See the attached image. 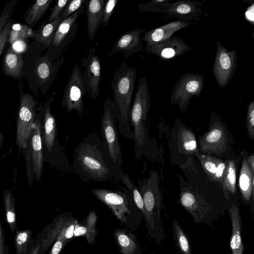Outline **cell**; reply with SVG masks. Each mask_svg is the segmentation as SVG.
Here are the masks:
<instances>
[{
    "mask_svg": "<svg viewBox=\"0 0 254 254\" xmlns=\"http://www.w3.org/2000/svg\"><path fill=\"white\" fill-rule=\"evenodd\" d=\"M216 54L213 72L218 86L225 87L232 80L237 67L236 49L229 51L227 47L216 41Z\"/></svg>",
    "mask_w": 254,
    "mask_h": 254,
    "instance_id": "16",
    "label": "cell"
},
{
    "mask_svg": "<svg viewBox=\"0 0 254 254\" xmlns=\"http://www.w3.org/2000/svg\"><path fill=\"white\" fill-rule=\"evenodd\" d=\"M84 226L86 229V238L89 244H91L95 242L96 235V223L97 216L94 210L91 211L87 217Z\"/></svg>",
    "mask_w": 254,
    "mask_h": 254,
    "instance_id": "38",
    "label": "cell"
},
{
    "mask_svg": "<svg viewBox=\"0 0 254 254\" xmlns=\"http://www.w3.org/2000/svg\"><path fill=\"white\" fill-rule=\"evenodd\" d=\"M71 167L72 172L87 184L117 180L119 171L102 139L96 132L87 134L76 147Z\"/></svg>",
    "mask_w": 254,
    "mask_h": 254,
    "instance_id": "2",
    "label": "cell"
},
{
    "mask_svg": "<svg viewBox=\"0 0 254 254\" xmlns=\"http://www.w3.org/2000/svg\"><path fill=\"white\" fill-rule=\"evenodd\" d=\"M118 0H109L106 2L103 8V17L101 25L107 26L109 23L110 17L114 12Z\"/></svg>",
    "mask_w": 254,
    "mask_h": 254,
    "instance_id": "43",
    "label": "cell"
},
{
    "mask_svg": "<svg viewBox=\"0 0 254 254\" xmlns=\"http://www.w3.org/2000/svg\"><path fill=\"white\" fill-rule=\"evenodd\" d=\"M13 22L10 18L7 21L0 34V57L2 53L6 43L8 42L9 34L11 25Z\"/></svg>",
    "mask_w": 254,
    "mask_h": 254,
    "instance_id": "45",
    "label": "cell"
},
{
    "mask_svg": "<svg viewBox=\"0 0 254 254\" xmlns=\"http://www.w3.org/2000/svg\"><path fill=\"white\" fill-rule=\"evenodd\" d=\"M191 24V22H183L179 20L172 21L146 32L142 40L146 43V46H151L168 39L177 31Z\"/></svg>",
    "mask_w": 254,
    "mask_h": 254,
    "instance_id": "25",
    "label": "cell"
},
{
    "mask_svg": "<svg viewBox=\"0 0 254 254\" xmlns=\"http://www.w3.org/2000/svg\"><path fill=\"white\" fill-rule=\"evenodd\" d=\"M203 4L191 0H179L171 2L164 14L183 22H191L202 15Z\"/></svg>",
    "mask_w": 254,
    "mask_h": 254,
    "instance_id": "22",
    "label": "cell"
},
{
    "mask_svg": "<svg viewBox=\"0 0 254 254\" xmlns=\"http://www.w3.org/2000/svg\"><path fill=\"white\" fill-rule=\"evenodd\" d=\"M169 0H152L150 2L138 5V10L140 12H155L164 14L170 5Z\"/></svg>",
    "mask_w": 254,
    "mask_h": 254,
    "instance_id": "37",
    "label": "cell"
},
{
    "mask_svg": "<svg viewBox=\"0 0 254 254\" xmlns=\"http://www.w3.org/2000/svg\"><path fill=\"white\" fill-rule=\"evenodd\" d=\"M85 9V6H82L70 16L61 21L52 43L47 51L51 59L56 60L60 58L62 54L73 41L77 30V21Z\"/></svg>",
    "mask_w": 254,
    "mask_h": 254,
    "instance_id": "15",
    "label": "cell"
},
{
    "mask_svg": "<svg viewBox=\"0 0 254 254\" xmlns=\"http://www.w3.org/2000/svg\"><path fill=\"white\" fill-rule=\"evenodd\" d=\"M10 45L15 52L20 54L26 52L28 49V46L25 40H17Z\"/></svg>",
    "mask_w": 254,
    "mask_h": 254,
    "instance_id": "46",
    "label": "cell"
},
{
    "mask_svg": "<svg viewBox=\"0 0 254 254\" xmlns=\"http://www.w3.org/2000/svg\"><path fill=\"white\" fill-rule=\"evenodd\" d=\"M115 235L123 254H134L137 251L140 252L137 243L124 231L118 230Z\"/></svg>",
    "mask_w": 254,
    "mask_h": 254,
    "instance_id": "35",
    "label": "cell"
},
{
    "mask_svg": "<svg viewBox=\"0 0 254 254\" xmlns=\"http://www.w3.org/2000/svg\"><path fill=\"white\" fill-rule=\"evenodd\" d=\"M242 159L239 173L237 187L239 190L238 198L243 204L249 208L252 215L254 213V173L247 162V151H242Z\"/></svg>",
    "mask_w": 254,
    "mask_h": 254,
    "instance_id": "19",
    "label": "cell"
},
{
    "mask_svg": "<svg viewBox=\"0 0 254 254\" xmlns=\"http://www.w3.org/2000/svg\"><path fill=\"white\" fill-rule=\"evenodd\" d=\"M53 101L51 96L43 107V139L45 151L49 161L63 173L72 172L71 165L58 139L57 122L51 112L50 106Z\"/></svg>",
    "mask_w": 254,
    "mask_h": 254,
    "instance_id": "8",
    "label": "cell"
},
{
    "mask_svg": "<svg viewBox=\"0 0 254 254\" xmlns=\"http://www.w3.org/2000/svg\"><path fill=\"white\" fill-rule=\"evenodd\" d=\"M42 124L40 118L35 120L33 131L29 141L33 161L34 177L39 181L43 170L44 156L42 140Z\"/></svg>",
    "mask_w": 254,
    "mask_h": 254,
    "instance_id": "24",
    "label": "cell"
},
{
    "mask_svg": "<svg viewBox=\"0 0 254 254\" xmlns=\"http://www.w3.org/2000/svg\"><path fill=\"white\" fill-rule=\"evenodd\" d=\"M247 160L248 163V165L252 171V172L254 173V155L253 153H252L250 155L249 154L247 156Z\"/></svg>",
    "mask_w": 254,
    "mask_h": 254,
    "instance_id": "52",
    "label": "cell"
},
{
    "mask_svg": "<svg viewBox=\"0 0 254 254\" xmlns=\"http://www.w3.org/2000/svg\"><path fill=\"white\" fill-rule=\"evenodd\" d=\"M88 0H69L63 9L60 16L64 20L75 12L82 6L86 4Z\"/></svg>",
    "mask_w": 254,
    "mask_h": 254,
    "instance_id": "39",
    "label": "cell"
},
{
    "mask_svg": "<svg viewBox=\"0 0 254 254\" xmlns=\"http://www.w3.org/2000/svg\"><path fill=\"white\" fill-rule=\"evenodd\" d=\"M2 139V134L0 132V141H1Z\"/></svg>",
    "mask_w": 254,
    "mask_h": 254,
    "instance_id": "53",
    "label": "cell"
},
{
    "mask_svg": "<svg viewBox=\"0 0 254 254\" xmlns=\"http://www.w3.org/2000/svg\"><path fill=\"white\" fill-rule=\"evenodd\" d=\"M44 238L43 233H40L35 240V244L30 254H39Z\"/></svg>",
    "mask_w": 254,
    "mask_h": 254,
    "instance_id": "49",
    "label": "cell"
},
{
    "mask_svg": "<svg viewBox=\"0 0 254 254\" xmlns=\"http://www.w3.org/2000/svg\"><path fill=\"white\" fill-rule=\"evenodd\" d=\"M228 212L232 227L230 241L231 254H243L244 245L242 238L243 223L240 213L238 196L231 197L228 202Z\"/></svg>",
    "mask_w": 254,
    "mask_h": 254,
    "instance_id": "20",
    "label": "cell"
},
{
    "mask_svg": "<svg viewBox=\"0 0 254 254\" xmlns=\"http://www.w3.org/2000/svg\"><path fill=\"white\" fill-rule=\"evenodd\" d=\"M194 157L209 180L222 188L227 170L226 159H220L196 152Z\"/></svg>",
    "mask_w": 254,
    "mask_h": 254,
    "instance_id": "21",
    "label": "cell"
},
{
    "mask_svg": "<svg viewBox=\"0 0 254 254\" xmlns=\"http://www.w3.org/2000/svg\"><path fill=\"white\" fill-rule=\"evenodd\" d=\"M25 160L26 172L28 177L29 185L30 186L34 178V171L29 144L22 148Z\"/></svg>",
    "mask_w": 254,
    "mask_h": 254,
    "instance_id": "41",
    "label": "cell"
},
{
    "mask_svg": "<svg viewBox=\"0 0 254 254\" xmlns=\"http://www.w3.org/2000/svg\"><path fill=\"white\" fill-rule=\"evenodd\" d=\"M117 177V179L121 181L130 192L136 207L144 216L145 214L144 203L138 189L134 185L129 177L123 172L122 168L118 171Z\"/></svg>",
    "mask_w": 254,
    "mask_h": 254,
    "instance_id": "34",
    "label": "cell"
},
{
    "mask_svg": "<svg viewBox=\"0 0 254 254\" xmlns=\"http://www.w3.org/2000/svg\"><path fill=\"white\" fill-rule=\"evenodd\" d=\"M204 83L203 75L199 73L188 71L184 73L178 78L172 89L171 104L177 106L182 113H185L192 98L200 97Z\"/></svg>",
    "mask_w": 254,
    "mask_h": 254,
    "instance_id": "11",
    "label": "cell"
},
{
    "mask_svg": "<svg viewBox=\"0 0 254 254\" xmlns=\"http://www.w3.org/2000/svg\"><path fill=\"white\" fill-rule=\"evenodd\" d=\"M136 78L135 68L123 63L115 71L111 83L112 102L117 123L120 132L128 139L133 137L129 118Z\"/></svg>",
    "mask_w": 254,
    "mask_h": 254,
    "instance_id": "3",
    "label": "cell"
},
{
    "mask_svg": "<svg viewBox=\"0 0 254 254\" xmlns=\"http://www.w3.org/2000/svg\"><path fill=\"white\" fill-rule=\"evenodd\" d=\"M96 52L95 49H90L87 57H83L81 66L84 68L82 76L86 85V93L93 100L99 96L101 77L100 60Z\"/></svg>",
    "mask_w": 254,
    "mask_h": 254,
    "instance_id": "17",
    "label": "cell"
},
{
    "mask_svg": "<svg viewBox=\"0 0 254 254\" xmlns=\"http://www.w3.org/2000/svg\"><path fill=\"white\" fill-rule=\"evenodd\" d=\"M235 141L221 116L210 113L209 128L200 136L197 141L198 151L220 159H225L234 153Z\"/></svg>",
    "mask_w": 254,
    "mask_h": 254,
    "instance_id": "7",
    "label": "cell"
},
{
    "mask_svg": "<svg viewBox=\"0 0 254 254\" xmlns=\"http://www.w3.org/2000/svg\"><path fill=\"white\" fill-rule=\"evenodd\" d=\"M65 245V243L61 239L58 237L48 254H60Z\"/></svg>",
    "mask_w": 254,
    "mask_h": 254,
    "instance_id": "47",
    "label": "cell"
},
{
    "mask_svg": "<svg viewBox=\"0 0 254 254\" xmlns=\"http://www.w3.org/2000/svg\"><path fill=\"white\" fill-rule=\"evenodd\" d=\"M254 3L250 5L245 12L246 19L253 24L254 23Z\"/></svg>",
    "mask_w": 254,
    "mask_h": 254,
    "instance_id": "51",
    "label": "cell"
},
{
    "mask_svg": "<svg viewBox=\"0 0 254 254\" xmlns=\"http://www.w3.org/2000/svg\"><path fill=\"white\" fill-rule=\"evenodd\" d=\"M246 127L249 138L254 139V99L249 103L247 112Z\"/></svg>",
    "mask_w": 254,
    "mask_h": 254,
    "instance_id": "40",
    "label": "cell"
},
{
    "mask_svg": "<svg viewBox=\"0 0 254 254\" xmlns=\"http://www.w3.org/2000/svg\"><path fill=\"white\" fill-rule=\"evenodd\" d=\"M32 233V230L28 229L15 232L14 238L15 254H31L35 244Z\"/></svg>",
    "mask_w": 254,
    "mask_h": 254,
    "instance_id": "32",
    "label": "cell"
},
{
    "mask_svg": "<svg viewBox=\"0 0 254 254\" xmlns=\"http://www.w3.org/2000/svg\"><path fill=\"white\" fill-rule=\"evenodd\" d=\"M150 106V94L147 80L145 77L141 76L131 107L129 118L130 127L133 128L132 139L137 161L140 160L143 155L146 156L152 145L147 124Z\"/></svg>",
    "mask_w": 254,
    "mask_h": 254,
    "instance_id": "6",
    "label": "cell"
},
{
    "mask_svg": "<svg viewBox=\"0 0 254 254\" xmlns=\"http://www.w3.org/2000/svg\"><path fill=\"white\" fill-rule=\"evenodd\" d=\"M170 162L178 167L185 165L198 151L196 136L192 130L177 118L171 127L167 142Z\"/></svg>",
    "mask_w": 254,
    "mask_h": 254,
    "instance_id": "9",
    "label": "cell"
},
{
    "mask_svg": "<svg viewBox=\"0 0 254 254\" xmlns=\"http://www.w3.org/2000/svg\"><path fill=\"white\" fill-rule=\"evenodd\" d=\"M2 66L3 74L14 79L23 77L24 60L22 54L15 52L9 45L4 52Z\"/></svg>",
    "mask_w": 254,
    "mask_h": 254,
    "instance_id": "27",
    "label": "cell"
},
{
    "mask_svg": "<svg viewBox=\"0 0 254 254\" xmlns=\"http://www.w3.org/2000/svg\"><path fill=\"white\" fill-rule=\"evenodd\" d=\"M34 31L32 28H29L25 25H22L17 24L11 25L8 42L10 44L17 40H26L29 37H33Z\"/></svg>",
    "mask_w": 254,
    "mask_h": 254,
    "instance_id": "36",
    "label": "cell"
},
{
    "mask_svg": "<svg viewBox=\"0 0 254 254\" xmlns=\"http://www.w3.org/2000/svg\"><path fill=\"white\" fill-rule=\"evenodd\" d=\"M160 177L156 170L149 169L148 177L138 178V190L142 198L148 234L157 244L165 239L160 213L164 208L160 189Z\"/></svg>",
    "mask_w": 254,
    "mask_h": 254,
    "instance_id": "5",
    "label": "cell"
},
{
    "mask_svg": "<svg viewBox=\"0 0 254 254\" xmlns=\"http://www.w3.org/2000/svg\"><path fill=\"white\" fill-rule=\"evenodd\" d=\"M143 29L135 28L121 35L115 42L110 53L109 58L119 52L123 53L127 59L142 50V41L140 36Z\"/></svg>",
    "mask_w": 254,
    "mask_h": 254,
    "instance_id": "23",
    "label": "cell"
},
{
    "mask_svg": "<svg viewBox=\"0 0 254 254\" xmlns=\"http://www.w3.org/2000/svg\"><path fill=\"white\" fill-rule=\"evenodd\" d=\"M91 192L107 206L122 222L127 220V217L132 215L133 213H142L136 207L131 194L127 188L122 187L121 190L93 188Z\"/></svg>",
    "mask_w": 254,
    "mask_h": 254,
    "instance_id": "10",
    "label": "cell"
},
{
    "mask_svg": "<svg viewBox=\"0 0 254 254\" xmlns=\"http://www.w3.org/2000/svg\"><path fill=\"white\" fill-rule=\"evenodd\" d=\"M179 168L186 179L178 174L180 192L177 203L195 223L214 228L213 223L227 211L229 199L222 188L209 180L194 157Z\"/></svg>",
    "mask_w": 254,
    "mask_h": 254,
    "instance_id": "1",
    "label": "cell"
},
{
    "mask_svg": "<svg viewBox=\"0 0 254 254\" xmlns=\"http://www.w3.org/2000/svg\"><path fill=\"white\" fill-rule=\"evenodd\" d=\"M20 102L18 111L16 142L20 148L25 147L29 143L33 131L38 102L29 93L23 91V85L18 86Z\"/></svg>",
    "mask_w": 254,
    "mask_h": 254,
    "instance_id": "13",
    "label": "cell"
},
{
    "mask_svg": "<svg viewBox=\"0 0 254 254\" xmlns=\"http://www.w3.org/2000/svg\"><path fill=\"white\" fill-rule=\"evenodd\" d=\"M191 49L185 40L173 35L166 40L146 46L145 51L158 56L161 61H168L184 55Z\"/></svg>",
    "mask_w": 254,
    "mask_h": 254,
    "instance_id": "18",
    "label": "cell"
},
{
    "mask_svg": "<svg viewBox=\"0 0 254 254\" xmlns=\"http://www.w3.org/2000/svg\"></svg>",
    "mask_w": 254,
    "mask_h": 254,
    "instance_id": "54",
    "label": "cell"
},
{
    "mask_svg": "<svg viewBox=\"0 0 254 254\" xmlns=\"http://www.w3.org/2000/svg\"><path fill=\"white\" fill-rule=\"evenodd\" d=\"M9 248L6 244L4 232L0 219V254H8Z\"/></svg>",
    "mask_w": 254,
    "mask_h": 254,
    "instance_id": "48",
    "label": "cell"
},
{
    "mask_svg": "<svg viewBox=\"0 0 254 254\" xmlns=\"http://www.w3.org/2000/svg\"><path fill=\"white\" fill-rule=\"evenodd\" d=\"M86 89L80 67L76 64L66 82L61 101L63 107L68 112L73 111L82 116L84 112L83 98Z\"/></svg>",
    "mask_w": 254,
    "mask_h": 254,
    "instance_id": "14",
    "label": "cell"
},
{
    "mask_svg": "<svg viewBox=\"0 0 254 254\" xmlns=\"http://www.w3.org/2000/svg\"><path fill=\"white\" fill-rule=\"evenodd\" d=\"M117 124L112 100L110 97H108L103 105L100 122L101 133L102 139L108 149L114 164L120 170L123 165V158Z\"/></svg>",
    "mask_w": 254,
    "mask_h": 254,
    "instance_id": "12",
    "label": "cell"
},
{
    "mask_svg": "<svg viewBox=\"0 0 254 254\" xmlns=\"http://www.w3.org/2000/svg\"><path fill=\"white\" fill-rule=\"evenodd\" d=\"M105 0H88L85 5L88 38L92 40L102 24Z\"/></svg>",
    "mask_w": 254,
    "mask_h": 254,
    "instance_id": "28",
    "label": "cell"
},
{
    "mask_svg": "<svg viewBox=\"0 0 254 254\" xmlns=\"http://www.w3.org/2000/svg\"><path fill=\"white\" fill-rule=\"evenodd\" d=\"M62 20L60 16L51 22L43 23L40 27L34 31L33 42L40 46L44 51L48 49Z\"/></svg>",
    "mask_w": 254,
    "mask_h": 254,
    "instance_id": "29",
    "label": "cell"
},
{
    "mask_svg": "<svg viewBox=\"0 0 254 254\" xmlns=\"http://www.w3.org/2000/svg\"><path fill=\"white\" fill-rule=\"evenodd\" d=\"M172 228L175 245L180 254H192L190 240L175 218L172 220Z\"/></svg>",
    "mask_w": 254,
    "mask_h": 254,
    "instance_id": "31",
    "label": "cell"
},
{
    "mask_svg": "<svg viewBox=\"0 0 254 254\" xmlns=\"http://www.w3.org/2000/svg\"><path fill=\"white\" fill-rule=\"evenodd\" d=\"M30 55L23 58L24 66L23 77H26L29 88L34 94L37 95L40 89L42 94L46 96L51 86L58 77L60 67L65 60L62 56L59 59H51L46 51L41 55L43 51L37 44L33 43L27 50Z\"/></svg>",
    "mask_w": 254,
    "mask_h": 254,
    "instance_id": "4",
    "label": "cell"
},
{
    "mask_svg": "<svg viewBox=\"0 0 254 254\" xmlns=\"http://www.w3.org/2000/svg\"><path fill=\"white\" fill-rule=\"evenodd\" d=\"M225 159L227 162V170L222 188L226 197L229 199L231 197L238 196L236 183L238 169L242 159V153L241 152L237 154L234 152Z\"/></svg>",
    "mask_w": 254,
    "mask_h": 254,
    "instance_id": "26",
    "label": "cell"
},
{
    "mask_svg": "<svg viewBox=\"0 0 254 254\" xmlns=\"http://www.w3.org/2000/svg\"><path fill=\"white\" fill-rule=\"evenodd\" d=\"M5 221L11 233L18 230L15 213V198L11 192L5 190L2 192Z\"/></svg>",
    "mask_w": 254,
    "mask_h": 254,
    "instance_id": "33",
    "label": "cell"
},
{
    "mask_svg": "<svg viewBox=\"0 0 254 254\" xmlns=\"http://www.w3.org/2000/svg\"><path fill=\"white\" fill-rule=\"evenodd\" d=\"M68 1V0H59L57 1L47 19V23L51 22L60 17L63 9Z\"/></svg>",
    "mask_w": 254,
    "mask_h": 254,
    "instance_id": "44",
    "label": "cell"
},
{
    "mask_svg": "<svg viewBox=\"0 0 254 254\" xmlns=\"http://www.w3.org/2000/svg\"><path fill=\"white\" fill-rule=\"evenodd\" d=\"M77 224V222L75 219L68 218L58 237L61 239L66 244L73 236V232Z\"/></svg>",
    "mask_w": 254,
    "mask_h": 254,
    "instance_id": "42",
    "label": "cell"
},
{
    "mask_svg": "<svg viewBox=\"0 0 254 254\" xmlns=\"http://www.w3.org/2000/svg\"><path fill=\"white\" fill-rule=\"evenodd\" d=\"M86 233V229L84 225H80L76 224L73 232L74 237L85 235Z\"/></svg>",
    "mask_w": 254,
    "mask_h": 254,
    "instance_id": "50",
    "label": "cell"
},
{
    "mask_svg": "<svg viewBox=\"0 0 254 254\" xmlns=\"http://www.w3.org/2000/svg\"><path fill=\"white\" fill-rule=\"evenodd\" d=\"M53 0H37L27 9L24 15V24L32 28L49 9Z\"/></svg>",
    "mask_w": 254,
    "mask_h": 254,
    "instance_id": "30",
    "label": "cell"
}]
</instances>
